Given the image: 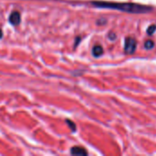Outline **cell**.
I'll list each match as a JSON object with an SVG mask.
<instances>
[{
	"instance_id": "obj_1",
	"label": "cell",
	"mask_w": 156,
	"mask_h": 156,
	"mask_svg": "<svg viewBox=\"0 0 156 156\" xmlns=\"http://www.w3.org/2000/svg\"><path fill=\"white\" fill-rule=\"evenodd\" d=\"M92 5L98 7L113 8L128 13H133V14L147 13L152 10V7L150 6L143 5L139 4H133V3H112V2H103V1H93Z\"/></svg>"
},
{
	"instance_id": "obj_2",
	"label": "cell",
	"mask_w": 156,
	"mask_h": 156,
	"mask_svg": "<svg viewBox=\"0 0 156 156\" xmlns=\"http://www.w3.org/2000/svg\"><path fill=\"white\" fill-rule=\"evenodd\" d=\"M137 48V41L135 38L129 37L125 38L124 42V51L127 54H133Z\"/></svg>"
},
{
	"instance_id": "obj_3",
	"label": "cell",
	"mask_w": 156,
	"mask_h": 156,
	"mask_svg": "<svg viewBox=\"0 0 156 156\" xmlns=\"http://www.w3.org/2000/svg\"><path fill=\"white\" fill-rule=\"evenodd\" d=\"M21 21V16H20V13L17 11H14L11 13V15L9 16V22L14 25V26H17Z\"/></svg>"
},
{
	"instance_id": "obj_4",
	"label": "cell",
	"mask_w": 156,
	"mask_h": 156,
	"mask_svg": "<svg viewBox=\"0 0 156 156\" xmlns=\"http://www.w3.org/2000/svg\"><path fill=\"white\" fill-rule=\"evenodd\" d=\"M70 153L73 155H87L88 154V152L84 148L79 147V146L72 147L71 150H70Z\"/></svg>"
},
{
	"instance_id": "obj_5",
	"label": "cell",
	"mask_w": 156,
	"mask_h": 156,
	"mask_svg": "<svg viewBox=\"0 0 156 156\" xmlns=\"http://www.w3.org/2000/svg\"><path fill=\"white\" fill-rule=\"evenodd\" d=\"M102 54H103V48H102L101 46L96 45V46L93 47V48H92V55H93L95 58H99V57H101Z\"/></svg>"
},
{
	"instance_id": "obj_6",
	"label": "cell",
	"mask_w": 156,
	"mask_h": 156,
	"mask_svg": "<svg viewBox=\"0 0 156 156\" xmlns=\"http://www.w3.org/2000/svg\"><path fill=\"white\" fill-rule=\"evenodd\" d=\"M154 47V42L151 39H148L147 41H145L144 43V48L145 49H152Z\"/></svg>"
},
{
	"instance_id": "obj_7",
	"label": "cell",
	"mask_w": 156,
	"mask_h": 156,
	"mask_svg": "<svg viewBox=\"0 0 156 156\" xmlns=\"http://www.w3.org/2000/svg\"><path fill=\"white\" fill-rule=\"evenodd\" d=\"M155 30H156V25H151V26L147 28L146 32H147V34H148V35H154V33L155 32Z\"/></svg>"
},
{
	"instance_id": "obj_8",
	"label": "cell",
	"mask_w": 156,
	"mask_h": 156,
	"mask_svg": "<svg viewBox=\"0 0 156 156\" xmlns=\"http://www.w3.org/2000/svg\"><path fill=\"white\" fill-rule=\"evenodd\" d=\"M66 122H67V124L69 126V128H70L72 131H74V132L76 131V125H75V123H74V122H70L69 120H67V121H66Z\"/></svg>"
},
{
	"instance_id": "obj_9",
	"label": "cell",
	"mask_w": 156,
	"mask_h": 156,
	"mask_svg": "<svg viewBox=\"0 0 156 156\" xmlns=\"http://www.w3.org/2000/svg\"><path fill=\"white\" fill-rule=\"evenodd\" d=\"M109 38H110L111 40H114V39L116 38V35H115L113 32H111V33L109 34Z\"/></svg>"
},
{
	"instance_id": "obj_10",
	"label": "cell",
	"mask_w": 156,
	"mask_h": 156,
	"mask_svg": "<svg viewBox=\"0 0 156 156\" xmlns=\"http://www.w3.org/2000/svg\"><path fill=\"white\" fill-rule=\"evenodd\" d=\"M2 37H3V32H2V30L0 29V38H1Z\"/></svg>"
}]
</instances>
